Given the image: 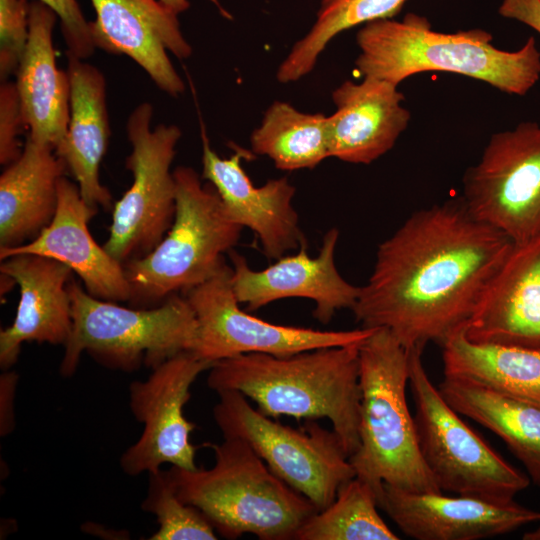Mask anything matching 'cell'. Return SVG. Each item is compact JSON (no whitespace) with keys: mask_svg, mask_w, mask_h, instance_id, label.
<instances>
[{"mask_svg":"<svg viewBox=\"0 0 540 540\" xmlns=\"http://www.w3.org/2000/svg\"><path fill=\"white\" fill-rule=\"evenodd\" d=\"M513 244L461 196L418 210L378 246L356 321L388 329L407 350L442 345L465 327Z\"/></svg>","mask_w":540,"mask_h":540,"instance_id":"cell-1","label":"cell"},{"mask_svg":"<svg viewBox=\"0 0 540 540\" xmlns=\"http://www.w3.org/2000/svg\"><path fill=\"white\" fill-rule=\"evenodd\" d=\"M360 345L222 359L210 367L207 385L216 393H242L273 419L327 418L350 457L359 447Z\"/></svg>","mask_w":540,"mask_h":540,"instance_id":"cell-2","label":"cell"},{"mask_svg":"<svg viewBox=\"0 0 540 540\" xmlns=\"http://www.w3.org/2000/svg\"><path fill=\"white\" fill-rule=\"evenodd\" d=\"M492 34L481 28L443 33L415 13L401 20H375L356 35L360 50L355 60L363 77L398 86L427 71L449 72L485 82L509 95H526L540 79V50L529 37L516 51L492 44Z\"/></svg>","mask_w":540,"mask_h":540,"instance_id":"cell-3","label":"cell"},{"mask_svg":"<svg viewBox=\"0 0 540 540\" xmlns=\"http://www.w3.org/2000/svg\"><path fill=\"white\" fill-rule=\"evenodd\" d=\"M359 447L349 457L376 497L382 483L415 493H442L420 452L406 400L409 351L385 328L359 347Z\"/></svg>","mask_w":540,"mask_h":540,"instance_id":"cell-4","label":"cell"},{"mask_svg":"<svg viewBox=\"0 0 540 540\" xmlns=\"http://www.w3.org/2000/svg\"><path fill=\"white\" fill-rule=\"evenodd\" d=\"M209 469H169L179 498L197 508L224 538L253 534L261 540L293 539L317 510L277 477L255 451L237 438L209 444Z\"/></svg>","mask_w":540,"mask_h":540,"instance_id":"cell-5","label":"cell"},{"mask_svg":"<svg viewBox=\"0 0 540 540\" xmlns=\"http://www.w3.org/2000/svg\"><path fill=\"white\" fill-rule=\"evenodd\" d=\"M176 211L159 244L124 264L133 307L150 308L204 283L225 263L243 227L226 211L217 191L190 167L174 171Z\"/></svg>","mask_w":540,"mask_h":540,"instance_id":"cell-6","label":"cell"},{"mask_svg":"<svg viewBox=\"0 0 540 540\" xmlns=\"http://www.w3.org/2000/svg\"><path fill=\"white\" fill-rule=\"evenodd\" d=\"M68 292L72 330L59 367L62 377L76 372L83 352L106 368L131 372L141 365L154 369L195 346L197 321L185 296L127 308L90 295L72 278Z\"/></svg>","mask_w":540,"mask_h":540,"instance_id":"cell-7","label":"cell"},{"mask_svg":"<svg viewBox=\"0 0 540 540\" xmlns=\"http://www.w3.org/2000/svg\"><path fill=\"white\" fill-rule=\"evenodd\" d=\"M409 351V386L420 452L442 492L513 501L530 478L509 464L460 417L429 378L423 348Z\"/></svg>","mask_w":540,"mask_h":540,"instance_id":"cell-8","label":"cell"},{"mask_svg":"<svg viewBox=\"0 0 540 540\" xmlns=\"http://www.w3.org/2000/svg\"><path fill=\"white\" fill-rule=\"evenodd\" d=\"M217 394L213 418L223 437L246 442L277 477L318 511L330 505L340 487L356 476L333 429L315 420L294 429L253 408L238 391Z\"/></svg>","mask_w":540,"mask_h":540,"instance_id":"cell-9","label":"cell"},{"mask_svg":"<svg viewBox=\"0 0 540 540\" xmlns=\"http://www.w3.org/2000/svg\"><path fill=\"white\" fill-rule=\"evenodd\" d=\"M153 107L139 104L126 132L131 152L125 166L132 184L115 203L104 249L118 262L149 254L170 229L176 211V182L171 165L182 136L174 124L152 128Z\"/></svg>","mask_w":540,"mask_h":540,"instance_id":"cell-10","label":"cell"},{"mask_svg":"<svg viewBox=\"0 0 540 540\" xmlns=\"http://www.w3.org/2000/svg\"><path fill=\"white\" fill-rule=\"evenodd\" d=\"M231 278L232 267L225 262L210 279L184 293L197 321L192 352L211 364L249 353L289 356L361 344L376 329L317 330L265 321L239 307Z\"/></svg>","mask_w":540,"mask_h":540,"instance_id":"cell-11","label":"cell"},{"mask_svg":"<svg viewBox=\"0 0 540 540\" xmlns=\"http://www.w3.org/2000/svg\"><path fill=\"white\" fill-rule=\"evenodd\" d=\"M461 197L473 216L513 243L540 234V124L494 133L466 170Z\"/></svg>","mask_w":540,"mask_h":540,"instance_id":"cell-12","label":"cell"},{"mask_svg":"<svg viewBox=\"0 0 540 540\" xmlns=\"http://www.w3.org/2000/svg\"><path fill=\"white\" fill-rule=\"evenodd\" d=\"M211 366L192 351H183L152 369L146 380L130 384V409L143 424V431L120 458L125 474H149L166 463L188 470L197 468V447L190 441L196 425L186 419L183 410L192 384Z\"/></svg>","mask_w":540,"mask_h":540,"instance_id":"cell-13","label":"cell"},{"mask_svg":"<svg viewBox=\"0 0 540 540\" xmlns=\"http://www.w3.org/2000/svg\"><path fill=\"white\" fill-rule=\"evenodd\" d=\"M339 238L336 228L322 240L316 257L307 245L292 255H284L262 270H253L239 253L229 252L232 262V287L239 303L255 311L284 298H306L314 302L313 315L322 324L331 321L338 310L354 307L360 287L347 282L335 264Z\"/></svg>","mask_w":540,"mask_h":540,"instance_id":"cell-14","label":"cell"},{"mask_svg":"<svg viewBox=\"0 0 540 540\" xmlns=\"http://www.w3.org/2000/svg\"><path fill=\"white\" fill-rule=\"evenodd\" d=\"M96 18L90 21L95 48L126 55L154 84L170 96L185 91V84L168 52L186 59L192 48L185 39L178 15L159 0H90Z\"/></svg>","mask_w":540,"mask_h":540,"instance_id":"cell-15","label":"cell"},{"mask_svg":"<svg viewBox=\"0 0 540 540\" xmlns=\"http://www.w3.org/2000/svg\"><path fill=\"white\" fill-rule=\"evenodd\" d=\"M377 502L407 536L417 540H478L540 521V511L514 500L415 493L382 483Z\"/></svg>","mask_w":540,"mask_h":540,"instance_id":"cell-16","label":"cell"},{"mask_svg":"<svg viewBox=\"0 0 540 540\" xmlns=\"http://www.w3.org/2000/svg\"><path fill=\"white\" fill-rule=\"evenodd\" d=\"M202 139V178L217 191L229 216L258 237L264 255L277 260L307 245L293 207L295 187L286 177L255 186L242 166L249 151L235 147L228 158L220 157L205 133Z\"/></svg>","mask_w":540,"mask_h":540,"instance_id":"cell-17","label":"cell"},{"mask_svg":"<svg viewBox=\"0 0 540 540\" xmlns=\"http://www.w3.org/2000/svg\"><path fill=\"white\" fill-rule=\"evenodd\" d=\"M464 334L478 344L540 348V234L513 244Z\"/></svg>","mask_w":540,"mask_h":540,"instance_id":"cell-18","label":"cell"},{"mask_svg":"<svg viewBox=\"0 0 540 540\" xmlns=\"http://www.w3.org/2000/svg\"><path fill=\"white\" fill-rule=\"evenodd\" d=\"M96 213L97 209L83 200L78 185L64 176L51 223L24 245L0 248V260L18 254L54 259L75 272L90 295L106 301H129L131 289L123 264L98 245L89 232L88 222Z\"/></svg>","mask_w":540,"mask_h":540,"instance_id":"cell-19","label":"cell"},{"mask_svg":"<svg viewBox=\"0 0 540 540\" xmlns=\"http://www.w3.org/2000/svg\"><path fill=\"white\" fill-rule=\"evenodd\" d=\"M0 272L20 288L15 319L0 331V366L7 370L25 342L66 344L72 330L68 292L72 270L54 259L18 254L1 260Z\"/></svg>","mask_w":540,"mask_h":540,"instance_id":"cell-20","label":"cell"},{"mask_svg":"<svg viewBox=\"0 0 540 540\" xmlns=\"http://www.w3.org/2000/svg\"><path fill=\"white\" fill-rule=\"evenodd\" d=\"M328 116L330 157L368 165L393 148L409 125L398 86L374 77L347 80L332 92Z\"/></svg>","mask_w":540,"mask_h":540,"instance_id":"cell-21","label":"cell"},{"mask_svg":"<svg viewBox=\"0 0 540 540\" xmlns=\"http://www.w3.org/2000/svg\"><path fill=\"white\" fill-rule=\"evenodd\" d=\"M57 18L45 4L30 2L28 43L15 74L28 136L54 150L63 143L70 119V80L56 64L53 44Z\"/></svg>","mask_w":540,"mask_h":540,"instance_id":"cell-22","label":"cell"},{"mask_svg":"<svg viewBox=\"0 0 540 540\" xmlns=\"http://www.w3.org/2000/svg\"><path fill=\"white\" fill-rule=\"evenodd\" d=\"M70 80V119L66 137L56 154L73 175L83 200L90 207L105 209L112 195L100 182L99 170L107 151L110 123L106 80L94 65L66 52Z\"/></svg>","mask_w":540,"mask_h":540,"instance_id":"cell-23","label":"cell"},{"mask_svg":"<svg viewBox=\"0 0 540 540\" xmlns=\"http://www.w3.org/2000/svg\"><path fill=\"white\" fill-rule=\"evenodd\" d=\"M66 171L50 145L27 135L20 156L0 176V248L24 245L51 223Z\"/></svg>","mask_w":540,"mask_h":540,"instance_id":"cell-24","label":"cell"},{"mask_svg":"<svg viewBox=\"0 0 540 540\" xmlns=\"http://www.w3.org/2000/svg\"><path fill=\"white\" fill-rule=\"evenodd\" d=\"M438 389L460 415L500 437L540 487L539 405L458 377L444 376Z\"/></svg>","mask_w":540,"mask_h":540,"instance_id":"cell-25","label":"cell"},{"mask_svg":"<svg viewBox=\"0 0 540 540\" xmlns=\"http://www.w3.org/2000/svg\"><path fill=\"white\" fill-rule=\"evenodd\" d=\"M441 346L444 376L471 380L540 406V348L474 343L464 327Z\"/></svg>","mask_w":540,"mask_h":540,"instance_id":"cell-26","label":"cell"},{"mask_svg":"<svg viewBox=\"0 0 540 540\" xmlns=\"http://www.w3.org/2000/svg\"><path fill=\"white\" fill-rule=\"evenodd\" d=\"M253 153L269 157L278 169H310L330 157L328 116L304 113L275 101L251 134Z\"/></svg>","mask_w":540,"mask_h":540,"instance_id":"cell-27","label":"cell"},{"mask_svg":"<svg viewBox=\"0 0 540 540\" xmlns=\"http://www.w3.org/2000/svg\"><path fill=\"white\" fill-rule=\"evenodd\" d=\"M407 0H321L311 29L298 40L278 67L281 83L310 73L329 42L339 33L366 23L393 18Z\"/></svg>","mask_w":540,"mask_h":540,"instance_id":"cell-28","label":"cell"},{"mask_svg":"<svg viewBox=\"0 0 540 540\" xmlns=\"http://www.w3.org/2000/svg\"><path fill=\"white\" fill-rule=\"evenodd\" d=\"M373 488L358 477L344 483L334 501L316 511L296 531L294 540H398L378 513Z\"/></svg>","mask_w":540,"mask_h":540,"instance_id":"cell-29","label":"cell"},{"mask_svg":"<svg viewBox=\"0 0 540 540\" xmlns=\"http://www.w3.org/2000/svg\"><path fill=\"white\" fill-rule=\"evenodd\" d=\"M143 511L153 514L158 530L150 540H215L217 532L201 511L183 502L169 470L149 473Z\"/></svg>","mask_w":540,"mask_h":540,"instance_id":"cell-30","label":"cell"},{"mask_svg":"<svg viewBox=\"0 0 540 540\" xmlns=\"http://www.w3.org/2000/svg\"><path fill=\"white\" fill-rule=\"evenodd\" d=\"M27 0H0V78L16 74L29 38Z\"/></svg>","mask_w":540,"mask_h":540,"instance_id":"cell-31","label":"cell"},{"mask_svg":"<svg viewBox=\"0 0 540 540\" xmlns=\"http://www.w3.org/2000/svg\"><path fill=\"white\" fill-rule=\"evenodd\" d=\"M26 128L15 82L0 85V163L7 166L21 154L18 136Z\"/></svg>","mask_w":540,"mask_h":540,"instance_id":"cell-32","label":"cell"},{"mask_svg":"<svg viewBox=\"0 0 540 540\" xmlns=\"http://www.w3.org/2000/svg\"><path fill=\"white\" fill-rule=\"evenodd\" d=\"M55 12L60 20L67 53L86 60L95 51L90 21H87L77 0H37Z\"/></svg>","mask_w":540,"mask_h":540,"instance_id":"cell-33","label":"cell"},{"mask_svg":"<svg viewBox=\"0 0 540 540\" xmlns=\"http://www.w3.org/2000/svg\"><path fill=\"white\" fill-rule=\"evenodd\" d=\"M498 13L532 28L540 35V0H502Z\"/></svg>","mask_w":540,"mask_h":540,"instance_id":"cell-34","label":"cell"},{"mask_svg":"<svg viewBox=\"0 0 540 540\" xmlns=\"http://www.w3.org/2000/svg\"><path fill=\"white\" fill-rule=\"evenodd\" d=\"M17 376L14 373H5L1 376V399L4 400V408L1 411V435L9 433L11 430L12 419V402L14 388L16 384Z\"/></svg>","mask_w":540,"mask_h":540,"instance_id":"cell-35","label":"cell"},{"mask_svg":"<svg viewBox=\"0 0 540 540\" xmlns=\"http://www.w3.org/2000/svg\"><path fill=\"white\" fill-rule=\"evenodd\" d=\"M159 1L166 8H168L170 11L174 12L177 15L186 11L190 6L189 0H159ZM210 1L215 3L221 9V6L219 5L217 0H210Z\"/></svg>","mask_w":540,"mask_h":540,"instance_id":"cell-36","label":"cell"},{"mask_svg":"<svg viewBox=\"0 0 540 540\" xmlns=\"http://www.w3.org/2000/svg\"><path fill=\"white\" fill-rule=\"evenodd\" d=\"M522 539L524 540H540V527L534 529V530H531V531H528V532H525L522 536Z\"/></svg>","mask_w":540,"mask_h":540,"instance_id":"cell-37","label":"cell"}]
</instances>
